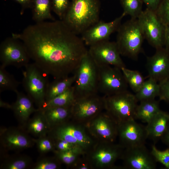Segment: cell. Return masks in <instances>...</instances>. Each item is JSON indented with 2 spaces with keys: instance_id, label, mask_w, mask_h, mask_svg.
<instances>
[{
  "instance_id": "cell-35",
  "label": "cell",
  "mask_w": 169,
  "mask_h": 169,
  "mask_svg": "<svg viewBox=\"0 0 169 169\" xmlns=\"http://www.w3.org/2000/svg\"><path fill=\"white\" fill-rule=\"evenodd\" d=\"M61 163L55 156L44 157L39 159L33 166V169H57L60 167Z\"/></svg>"
},
{
  "instance_id": "cell-42",
  "label": "cell",
  "mask_w": 169,
  "mask_h": 169,
  "mask_svg": "<svg viewBox=\"0 0 169 169\" xmlns=\"http://www.w3.org/2000/svg\"><path fill=\"white\" fill-rule=\"evenodd\" d=\"M146 8L156 12L162 0H141Z\"/></svg>"
},
{
  "instance_id": "cell-5",
  "label": "cell",
  "mask_w": 169,
  "mask_h": 169,
  "mask_svg": "<svg viewBox=\"0 0 169 169\" xmlns=\"http://www.w3.org/2000/svg\"><path fill=\"white\" fill-rule=\"evenodd\" d=\"M48 135L54 139L64 140L85 153L97 142L84 125L77 123L71 120L50 128Z\"/></svg>"
},
{
  "instance_id": "cell-41",
  "label": "cell",
  "mask_w": 169,
  "mask_h": 169,
  "mask_svg": "<svg viewBox=\"0 0 169 169\" xmlns=\"http://www.w3.org/2000/svg\"><path fill=\"white\" fill-rule=\"evenodd\" d=\"M75 169H92L85 154L82 156L72 167Z\"/></svg>"
},
{
  "instance_id": "cell-4",
  "label": "cell",
  "mask_w": 169,
  "mask_h": 169,
  "mask_svg": "<svg viewBox=\"0 0 169 169\" xmlns=\"http://www.w3.org/2000/svg\"><path fill=\"white\" fill-rule=\"evenodd\" d=\"M75 99L98 94V67L88 52L74 72Z\"/></svg>"
},
{
  "instance_id": "cell-36",
  "label": "cell",
  "mask_w": 169,
  "mask_h": 169,
  "mask_svg": "<svg viewBox=\"0 0 169 169\" xmlns=\"http://www.w3.org/2000/svg\"><path fill=\"white\" fill-rule=\"evenodd\" d=\"M51 9L62 20L67 12L70 5L69 0H51Z\"/></svg>"
},
{
  "instance_id": "cell-24",
  "label": "cell",
  "mask_w": 169,
  "mask_h": 169,
  "mask_svg": "<svg viewBox=\"0 0 169 169\" xmlns=\"http://www.w3.org/2000/svg\"><path fill=\"white\" fill-rule=\"evenodd\" d=\"M75 75L59 79H55L49 83L46 92V101L50 100L62 94L72 87L74 83Z\"/></svg>"
},
{
  "instance_id": "cell-12",
  "label": "cell",
  "mask_w": 169,
  "mask_h": 169,
  "mask_svg": "<svg viewBox=\"0 0 169 169\" xmlns=\"http://www.w3.org/2000/svg\"><path fill=\"white\" fill-rule=\"evenodd\" d=\"M137 19L149 44L156 49L164 47L165 26L156 12L146 8Z\"/></svg>"
},
{
  "instance_id": "cell-43",
  "label": "cell",
  "mask_w": 169,
  "mask_h": 169,
  "mask_svg": "<svg viewBox=\"0 0 169 169\" xmlns=\"http://www.w3.org/2000/svg\"><path fill=\"white\" fill-rule=\"evenodd\" d=\"M19 3L22 6L20 11L21 14H22L25 10L28 8H32L33 5V0H13Z\"/></svg>"
},
{
  "instance_id": "cell-25",
  "label": "cell",
  "mask_w": 169,
  "mask_h": 169,
  "mask_svg": "<svg viewBox=\"0 0 169 169\" xmlns=\"http://www.w3.org/2000/svg\"><path fill=\"white\" fill-rule=\"evenodd\" d=\"M136 108L135 119L147 123L156 114L161 111L159 102L155 99L140 102Z\"/></svg>"
},
{
  "instance_id": "cell-38",
  "label": "cell",
  "mask_w": 169,
  "mask_h": 169,
  "mask_svg": "<svg viewBox=\"0 0 169 169\" xmlns=\"http://www.w3.org/2000/svg\"><path fill=\"white\" fill-rule=\"evenodd\" d=\"M155 12L165 26H169V0H162Z\"/></svg>"
},
{
  "instance_id": "cell-39",
  "label": "cell",
  "mask_w": 169,
  "mask_h": 169,
  "mask_svg": "<svg viewBox=\"0 0 169 169\" xmlns=\"http://www.w3.org/2000/svg\"><path fill=\"white\" fill-rule=\"evenodd\" d=\"M160 92L158 97L160 100L169 103V77L159 82Z\"/></svg>"
},
{
  "instance_id": "cell-20",
  "label": "cell",
  "mask_w": 169,
  "mask_h": 169,
  "mask_svg": "<svg viewBox=\"0 0 169 169\" xmlns=\"http://www.w3.org/2000/svg\"><path fill=\"white\" fill-rule=\"evenodd\" d=\"M16 100L12 104V110L17 119L20 123L24 125L27 122L31 115L37 110L33 105V102L28 96L17 90Z\"/></svg>"
},
{
  "instance_id": "cell-16",
  "label": "cell",
  "mask_w": 169,
  "mask_h": 169,
  "mask_svg": "<svg viewBox=\"0 0 169 169\" xmlns=\"http://www.w3.org/2000/svg\"><path fill=\"white\" fill-rule=\"evenodd\" d=\"M121 159L129 169H155L157 162L145 145L125 148Z\"/></svg>"
},
{
  "instance_id": "cell-8",
  "label": "cell",
  "mask_w": 169,
  "mask_h": 169,
  "mask_svg": "<svg viewBox=\"0 0 169 169\" xmlns=\"http://www.w3.org/2000/svg\"><path fill=\"white\" fill-rule=\"evenodd\" d=\"M124 149L114 142H97L85 155L92 169L113 168L121 158Z\"/></svg>"
},
{
  "instance_id": "cell-13",
  "label": "cell",
  "mask_w": 169,
  "mask_h": 169,
  "mask_svg": "<svg viewBox=\"0 0 169 169\" xmlns=\"http://www.w3.org/2000/svg\"><path fill=\"white\" fill-rule=\"evenodd\" d=\"M84 125L97 142H114L117 138L118 125L105 111Z\"/></svg>"
},
{
  "instance_id": "cell-26",
  "label": "cell",
  "mask_w": 169,
  "mask_h": 169,
  "mask_svg": "<svg viewBox=\"0 0 169 169\" xmlns=\"http://www.w3.org/2000/svg\"><path fill=\"white\" fill-rule=\"evenodd\" d=\"M32 19L36 23L55 20L51 13V0H33Z\"/></svg>"
},
{
  "instance_id": "cell-2",
  "label": "cell",
  "mask_w": 169,
  "mask_h": 169,
  "mask_svg": "<svg viewBox=\"0 0 169 169\" xmlns=\"http://www.w3.org/2000/svg\"><path fill=\"white\" fill-rule=\"evenodd\" d=\"M98 0H72L62 20L77 35L99 21Z\"/></svg>"
},
{
  "instance_id": "cell-19",
  "label": "cell",
  "mask_w": 169,
  "mask_h": 169,
  "mask_svg": "<svg viewBox=\"0 0 169 169\" xmlns=\"http://www.w3.org/2000/svg\"><path fill=\"white\" fill-rule=\"evenodd\" d=\"M146 67L149 78L157 82L169 77V52L164 47L156 49L147 58Z\"/></svg>"
},
{
  "instance_id": "cell-28",
  "label": "cell",
  "mask_w": 169,
  "mask_h": 169,
  "mask_svg": "<svg viewBox=\"0 0 169 169\" xmlns=\"http://www.w3.org/2000/svg\"><path fill=\"white\" fill-rule=\"evenodd\" d=\"M75 100L73 85L62 94L46 101L39 108L43 110L55 107L71 106Z\"/></svg>"
},
{
  "instance_id": "cell-10",
  "label": "cell",
  "mask_w": 169,
  "mask_h": 169,
  "mask_svg": "<svg viewBox=\"0 0 169 169\" xmlns=\"http://www.w3.org/2000/svg\"><path fill=\"white\" fill-rule=\"evenodd\" d=\"M104 110L103 96L97 94L76 99L72 106L71 120L84 125Z\"/></svg>"
},
{
  "instance_id": "cell-21",
  "label": "cell",
  "mask_w": 169,
  "mask_h": 169,
  "mask_svg": "<svg viewBox=\"0 0 169 169\" xmlns=\"http://www.w3.org/2000/svg\"><path fill=\"white\" fill-rule=\"evenodd\" d=\"M169 123V114L161 111L152 117L146 126L148 138L155 143L159 139L166 131Z\"/></svg>"
},
{
  "instance_id": "cell-11",
  "label": "cell",
  "mask_w": 169,
  "mask_h": 169,
  "mask_svg": "<svg viewBox=\"0 0 169 169\" xmlns=\"http://www.w3.org/2000/svg\"><path fill=\"white\" fill-rule=\"evenodd\" d=\"M30 59L23 43L12 36L4 39L0 45L1 66L25 67Z\"/></svg>"
},
{
  "instance_id": "cell-37",
  "label": "cell",
  "mask_w": 169,
  "mask_h": 169,
  "mask_svg": "<svg viewBox=\"0 0 169 169\" xmlns=\"http://www.w3.org/2000/svg\"><path fill=\"white\" fill-rule=\"evenodd\" d=\"M151 152L157 162L160 163L166 168L169 169V148L161 151L153 145Z\"/></svg>"
},
{
  "instance_id": "cell-34",
  "label": "cell",
  "mask_w": 169,
  "mask_h": 169,
  "mask_svg": "<svg viewBox=\"0 0 169 169\" xmlns=\"http://www.w3.org/2000/svg\"><path fill=\"white\" fill-rule=\"evenodd\" d=\"M34 141L38 151L42 154L55 151L54 141L48 135L34 139Z\"/></svg>"
},
{
  "instance_id": "cell-22",
  "label": "cell",
  "mask_w": 169,
  "mask_h": 169,
  "mask_svg": "<svg viewBox=\"0 0 169 169\" xmlns=\"http://www.w3.org/2000/svg\"><path fill=\"white\" fill-rule=\"evenodd\" d=\"M72 106L55 107L40 110H42L50 129L71 119Z\"/></svg>"
},
{
  "instance_id": "cell-9",
  "label": "cell",
  "mask_w": 169,
  "mask_h": 169,
  "mask_svg": "<svg viewBox=\"0 0 169 169\" xmlns=\"http://www.w3.org/2000/svg\"><path fill=\"white\" fill-rule=\"evenodd\" d=\"M97 67L98 92L109 96L128 90V85L120 68L110 65Z\"/></svg>"
},
{
  "instance_id": "cell-31",
  "label": "cell",
  "mask_w": 169,
  "mask_h": 169,
  "mask_svg": "<svg viewBox=\"0 0 169 169\" xmlns=\"http://www.w3.org/2000/svg\"><path fill=\"white\" fill-rule=\"evenodd\" d=\"M54 153L55 156L61 163L71 168L82 156L85 154L77 148L62 151H55Z\"/></svg>"
},
{
  "instance_id": "cell-32",
  "label": "cell",
  "mask_w": 169,
  "mask_h": 169,
  "mask_svg": "<svg viewBox=\"0 0 169 169\" xmlns=\"http://www.w3.org/2000/svg\"><path fill=\"white\" fill-rule=\"evenodd\" d=\"M4 67L0 66V92L6 90L12 91L15 92L22 83L18 81L14 76L7 71Z\"/></svg>"
},
{
  "instance_id": "cell-27",
  "label": "cell",
  "mask_w": 169,
  "mask_h": 169,
  "mask_svg": "<svg viewBox=\"0 0 169 169\" xmlns=\"http://www.w3.org/2000/svg\"><path fill=\"white\" fill-rule=\"evenodd\" d=\"M160 92L159 83L155 80L149 78L145 81L139 90L135 95L137 101L139 102L155 99L158 96Z\"/></svg>"
},
{
  "instance_id": "cell-44",
  "label": "cell",
  "mask_w": 169,
  "mask_h": 169,
  "mask_svg": "<svg viewBox=\"0 0 169 169\" xmlns=\"http://www.w3.org/2000/svg\"><path fill=\"white\" fill-rule=\"evenodd\" d=\"M164 46L169 52V26H165Z\"/></svg>"
},
{
  "instance_id": "cell-6",
  "label": "cell",
  "mask_w": 169,
  "mask_h": 169,
  "mask_svg": "<svg viewBox=\"0 0 169 169\" xmlns=\"http://www.w3.org/2000/svg\"><path fill=\"white\" fill-rule=\"evenodd\" d=\"M103 96L104 110L118 125L127 121L135 120L138 101L135 95L127 90Z\"/></svg>"
},
{
  "instance_id": "cell-33",
  "label": "cell",
  "mask_w": 169,
  "mask_h": 169,
  "mask_svg": "<svg viewBox=\"0 0 169 169\" xmlns=\"http://www.w3.org/2000/svg\"><path fill=\"white\" fill-rule=\"evenodd\" d=\"M123 8V13L129 15L131 18H138L143 11L141 0H120Z\"/></svg>"
},
{
  "instance_id": "cell-15",
  "label": "cell",
  "mask_w": 169,
  "mask_h": 169,
  "mask_svg": "<svg viewBox=\"0 0 169 169\" xmlns=\"http://www.w3.org/2000/svg\"><path fill=\"white\" fill-rule=\"evenodd\" d=\"M135 120L118 124L119 144L124 148L145 145L148 138L146 126L138 123Z\"/></svg>"
},
{
  "instance_id": "cell-7",
  "label": "cell",
  "mask_w": 169,
  "mask_h": 169,
  "mask_svg": "<svg viewBox=\"0 0 169 169\" xmlns=\"http://www.w3.org/2000/svg\"><path fill=\"white\" fill-rule=\"evenodd\" d=\"M23 72L22 84L27 95L40 108L46 101L49 83L47 75L34 63H29Z\"/></svg>"
},
{
  "instance_id": "cell-45",
  "label": "cell",
  "mask_w": 169,
  "mask_h": 169,
  "mask_svg": "<svg viewBox=\"0 0 169 169\" xmlns=\"http://www.w3.org/2000/svg\"><path fill=\"white\" fill-rule=\"evenodd\" d=\"M161 139L163 143L169 147V123Z\"/></svg>"
},
{
  "instance_id": "cell-17",
  "label": "cell",
  "mask_w": 169,
  "mask_h": 169,
  "mask_svg": "<svg viewBox=\"0 0 169 169\" xmlns=\"http://www.w3.org/2000/svg\"><path fill=\"white\" fill-rule=\"evenodd\" d=\"M122 13L113 20L105 22L99 21L90 26L81 35V38L86 45L89 46L98 42L109 40L110 35L117 31L125 16Z\"/></svg>"
},
{
  "instance_id": "cell-1",
  "label": "cell",
  "mask_w": 169,
  "mask_h": 169,
  "mask_svg": "<svg viewBox=\"0 0 169 169\" xmlns=\"http://www.w3.org/2000/svg\"><path fill=\"white\" fill-rule=\"evenodd\" d=\"M12 36L23 43L34 63L54 79L73 74L88 52L81 37L61 20L36 23Z\"/></svg>"
},
{
  "instance_id": "cell-18",
  "label": "cell",
  "mask_w": 169,
  "mask_h": 169,
  "mask_svg": "<svg viewBox=\"0 0 169 169\" xmlns=\"http://www.w3.org/2000/svg\"><path fill=\"white\" fill-rule=\"evenodd\" d=\"M27 133L21 128H2L0 133L2 147L6 151H19L32 147L35 144L34 139Z\"/></svg>"
},
{
  "instance_id": "cell-46",
  "label": "cell",
  "mask_w": 169,
  "mask_h": 169,
  "mask_svg": "<svg viewBox=\"0 0 169 169\" xmlns=\"http://www.w3.org/2000/svg\"><path fill=\"white\" fill-rule=\"evenodd\" d=\"M0 107L8 109H12V104H10L8 103L3 101L1 99L0 100Z\"/></svg>"
},
{
  "instance_id": "cell-23",
  "label": "cell",
  "mask_w": 169,
  "mask_h": 169,
  "mask_svg": "<svg viewBox=\"0 0 169 169\" xmlns=\"http://www.w3.org/2000/svg\"><path fill=\"white\" fill-rule=\"evenodd\" d=\"M25 126L27 132L38 137L47 135L50 129L42 110L38 109Z\"/></svg>"
},
{
  "instance_id": "cell-40",
  "label": "cell",
  "mask_w": 169,
  "mask_h": 169,
  "mask_svg": "<svg viewBox=\"0 0 169 169\" xmlns=\"http://www.w3.org/2000/svg\"><path fill=\"white\" fill-rule=\"evenodd\" d=\"M54 140L55 142V151H62L75 148H78L73 145L64 140L60 139Z\"/></svg>"
},
{
  "instance_id": "cell-29",
  "label": "cell",
  "mask_w": 169,
  "mask_h": 169,
  "mask_svg": "<svg viewBox=\"0 0 169 169\" xmlns=\"http://www.w3.org/2000/svg\"><path fill=\"white\" fill-rule=\"evenodd\" d=\"M32 160L26 155H18L8 157L1 164L0 169H25L30 167Z\"/></svg>"
},
{
  "instance_id": "cell-14",
  "label": "cell",
  "mask_w": 169,
  "mask_h": 169,
  "mask_svg": "<svg viewBox=\"0 0 169 169\" xmlns=\"http://www.w3.org/2000/svg\"><path fill=\"white\" fill-rule=\"evenodd\" d=\"M88 52L97 67L110 65L125 67L115 42L103 41L89 46Z\"/></svg>"
},
{
  "instance_id": "cell-3",
  "label": "cell",
  "mask_w": 169,
  "mask_h": 169,
  "mask_svg": "<svg viewBox=\"0 0 169 169\" xmlns=\"http://www.w3.org/2000/svg\"><path fill=\"white\" fill-rule=\"evenodd\" d=\"M115 42L121 55L137 60L142 51L145 39L137 18H131L121 24Z\"/></svg>"
},
{
  "instance_id": "cell-30",
  "label": "cell",
  "mask_w": 169,
  "mask_h": 169,
  "mask_svg": "<svg viewBox=\"0 0 169 169\" xmlns=\"http://www.w3.org/2000/svg\"><path fill=\"white\" fill-rule=\"evenodd\" d=\"M121 69L128 85L134 92L137 93L145 81L143 76L139 71L131 70L125 67L121 68Z\"/></svg>"
}]
</instances>
